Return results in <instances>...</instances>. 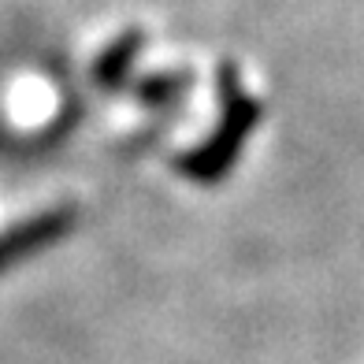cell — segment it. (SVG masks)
<instances>
[{
    "label": "cell",
    "mask_w": 364,
    "mask_h": 364,
    "mask_svg": "<svg viewBox=\"0 0 364 364\" xmlns=\"http://www.w3.org/2000/svg\"><path fill=\"white\" fill-rule=\"evenodd\" d=\"M220 90H223V105H227V115H223L220 130L205 141V149H193V156L182 160V168H190L193 175H201V178L220 175L227 164L235 160L242 138L253 130L257 115H260V105L238 93V71L230 68V63L220 68Z\"/></svg>",
    "instance_id": "cell-1"
},
{
    "label": "cell",
    "mask_w": 364,
    "mask_h": 364,
    "mask_svg": "<svg viewBox=\"0 0 364 364\" xmlns=\"http://www.w3.org/2000/svg\"><path fill=\"white\" fill-rule=\"evenodd\" d=\"M71 223H75V208H48L34 220H23V223L8 227L4 235H0V268H8V264L41 250L48 242H56L63 230H71Z\"/></svg>",
    "instance_id": "cell-2"
},
{
    "label": "cell",
    "mask_w": 364,
    "mask_h": 364,
    "mask_svg": "<svg viewBox=\"0 0 364 364\" xmlns=\"http://www.w3.org/2000/svg\"><path fill=\"white\" fill-rule=\"evenodd\" d=\"M138 45H141V34H138V30H127V34L115 41L101 60H97V71H93L97 82H105V86H108V82H119L123 71H127V63H130V56L138 53Z\"/></svg>",
    "instance_id": "cell-3"
},
{
    "label": "cell",
    "mask_w": 364,
    "mask_h": 364,
    "mask_svg": "<svg viewBox=\"0 0 364 364\" xmlns=\"http://www.w3.org/2000/svg\"><path fill=\"white\" fill-rule=\"evenodd\" d=\"M190 82V75H160V78H145L138 86V97H145V101H168V97H175V90H182Z\"/></svg>",
    "instance_id": "cell-4"
}]
</instances>
